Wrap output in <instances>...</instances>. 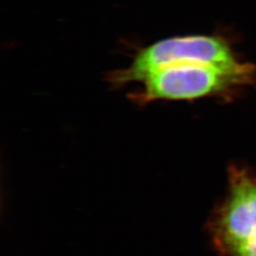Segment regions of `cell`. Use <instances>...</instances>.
<instances>
[{
	"label": "cell",
	"instance_id": "obj_1",
	"mask_svg": "<svg viewBox=\"0 0 256 256\" xmlns=\"http://www.w3.org/2000/svg\"><path fill=\"white\" fill-rule=\"evenodd\" d=\"M256 82V68L245 64L225 70L204 64H180L148 74L133 99L142 104L155 101H191L226 95Z\"/></svg>",
	"mask_w": 256,
	"mask_h": 256
},
{
	"label": "cell",
	"instance_id": "obj_2",
	"mask_svg": "<svg viewBox=\"0 0 256 256\" xmlns=\"http://www.w3.org/2000/svg\"><path fill=\"white\" fill-rule=\"evenodd\" d=\"M180 64H204L225 70H238L247 63L238 61L232 48L220 37L188 36L160 40L138 52L131 64L110 76L115 84L142 82L158 70Z\"/></svg>",
	"mask_w": 256,
	"mask_h": 256
},
{
	"label": "cell",
	"instance_id": "obj_3",
	"mask_svg": "<svg viewBox=\"0 0 256 256\" xmlns=\"http://www.w3.org/2000/svg\"><path fill=\"white\" fill-rule=\"evenodd\" d=\"M214 246L222 256H256V174L230 167L228 191L210 225Z\"/></svg>",
	"mask_w": 256,
	"mask_h": 256
}]
</instances>
